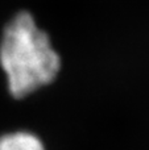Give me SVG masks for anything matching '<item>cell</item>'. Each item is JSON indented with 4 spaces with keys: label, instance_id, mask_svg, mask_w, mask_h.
<instances>
[{
    "label": "cell",
    "instance_id": "cell-1",
    "mask_svg": "<svg viewBox=\"0 0 149 150\" xmlns=\"http://www.w3.org/2000/svg\"><path fill=\"white\" fill-rule=\"evenodd\" d=\"M0 65L9 92L15 98H25L55 79L61 59L33 16L18 12L3 30Z\"/></svg>",
    "mask_w": 149,
    "mask_h": 150
},
{
    "label": "cell",
    "instance_id": "cell-2",
    "mask_svg": "<svg viewBox=\"0 0 149 150\" xmlns=\"http://www.w3.org/2000/svg\"><path fill=\"white\" fill-rule=\"evenodd\" d=\"M0 150H45L42 142L31 133L16 132L0 137Z\"/></svg>",
    "mask_w": 149,
    "mask_h": 150
}]
</instances>
